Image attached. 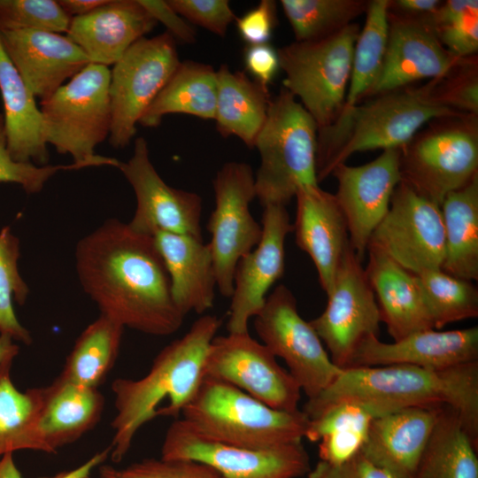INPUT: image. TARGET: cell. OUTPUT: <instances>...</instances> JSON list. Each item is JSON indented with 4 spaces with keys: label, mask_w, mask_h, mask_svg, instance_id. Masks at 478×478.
Returning a JSON list of instances; mask_svg holds the SVG:
<instances>
[{
    "label": "cell",
    "mask_w": 478,
    "mask_h": 478,
    "mask_svg": "<svg viewBox=\"0 0 478 478\" xmlns=\"http://www.w3.org/2000/svg\"><path fill=\"white\" fill-rule=\"evenodd\" d=\"M64 12L72 19L87 15L108 0H58Z\"/></svg>",
    "instance_id": "cell-53"
},
{
    "label": "cell",
    "mask_w": 478,
    "mask_h": 478,
    "mask_svg": "<svg viewBox=\"0 0 478 478\" xmlns=\"http://www.w3.org/2000/svg\"><path fill=\"white\" fill-rule=\"evenodd\" d=\"M74 257L81 288L100 314L151 335L181 328L184 316L152 235L109 219L78 242Z\"/></svg>",
    "instance_id": "cell-1"
},
{
    "label": "cell",
    "mask_w": 478,
    "mask_h": 478,
    "mask_svg": "<svg viewBox=\"0 0 478 478\" xmlns=\"http://www.w3.org/2000/svg\"><path fill=\"white\" fill-rule=\"evenodd\" d=\"M257 246L237 263L228 311V333L247 332L249 321L264 306L270 288L284 274L285 240L293 232L286 206L268 204L262 215Z\"/></svg>",
    "instance_id": "cell-19"
},
{
    "label": "cell",
    "mask_w": 478,
    "mask_h": 478,
    "mask_svg": "<svg viewBox=\"0 0 478 478\" xmlns=\"http://www.w3.org/2000/svg\"><path fill=\"white\" fill-rule=\"evenodd\" d=\"M295 197L296 243L312 260L320 287L328 296L350 244L346 220L335 195L319 185L299 188Z\"/></svg>",
    "instance_id": "cell-23"
},
{
    "label": "cell",
    "mask_w": 478,
    "mask_h": 478,
    "mask_svg": "<svg viewBox=\"0 0 478 478\" xmlns=\"http://www.w3.org/2000/svg\"><path fill=\"white\" fill-rule=\"evenodd\" d=\"M160 458L201 462L224 478H298L312 468L302 442L264 450L229 445L202 436L182 419L168 427Z\"/></svg>",
    "instance_id": "cell-14"
},
{
    "label": "cell",
    "mask_w": 478,
    "mask_h": 478,
    "mask_svg": "<svg viewBox=\"0 0 478 478\" xmlns=\"http://www.w3.org/2000/svg\"><path fill=\"white\" fill-rule=\"evenodd\" d=\"M369 247L415 275L442 269L444 229L440 206L400 181L387 214L370 236Z\"/></svg>",
    "instance_id": "cell-15"
},
{
    "label": "cell",
    "mask_w": 478,
    "mask_h": 478,
    "mask_svg": "<svg viewBox=\"0 0 478 478\" xmlns=\"http://www.w3.org/2000/svg\"><path fill=\"white\" fill-rule=\"evenodd\" d=\"M261 343L283 359L308 400L328 389L343 369L336 366L312 327L299 314L297 299L283 284L269 294L254 317Z\"/></svg>",
    "instance_id": "cell-11"
},
{
    "label": "cell",
    "mask_w": 478,
    "mask_h": 478,
    "mask_svg": "<svg viewBox=\"0 0 478 478\" xmlns=\"http://www.w3.org/2000/svg\"><path fill=\"white\" fill-rule=\"evenodd\" d=\"M181 60L175 40L166 32L132 44L110 70L112 124L109 143L127 147L136 125L167 83Z\"/></svg>",
    "instance_id": "cell-10"
},
{
    "label": "cell",
    "mask_w": 478,
    "mask_h": 478,
    "mask_svg": "<svg viewBox=\"0 0 478 478\" xmlns=\"http://www.w3.org/2000/svg\"><path fill=\"white\" fill-rule=\"evenodd\" d=\"M100 478H224L210 466L193 460L144 459L123 468L99 466Z\"/></svg>",
    "instance_id": "cell-44"
},
{
    "label": "cell",
    "mask_w": 478,
    "mask_h": 478,
    "mask_svg": "<svg viewBox=\"0 0 478 478\" xmlns=\"http://www.w3.org/2000/svg\"><path fill=\"white\" fill-rule=\"evenodd\" d=\"M133 188L136 208L128 225L152 235L157 232L187 235L203 240L202 198L191 191L165 182L152 165L147 141L135 140L132 157L117 167Z\"/></svg>",
    "instance_id": "cell-17"
},
{
    "label": "cell",
    "mask_w": 478,
    "mask_h": 478,
    "mask_svg": "<svg viewBox=\"0 0 478 478\" xmlns=\"http://www.w3.org/2000/svg\"><path fill=\"white\" fill-rule=\"evenodd\" d=\"M13 360L0 363V458L23 450L48 453L38 427V388L20 391L14 385Z\"/></svg>",
    "instance_id": "cell-36"
},
{
    "label": "cell",
    "mask_w": 478,
    "mask_h": 478,
    "mask_svg": "<svg viewBox=\"0 0 478 478\" xmlns=\"http://www.w3.org/2000/svg\"><path fill=\"white\" fill-rule=\"evenodd\" d=\"M276 2L261 0L253 9L235 19L240 36L250 45L268 43L276 25Z\"/></svg>",
    "instance_id": "cell-47"
},
{
    "label": "cell",
    "mask_w": 478,
    "mask_h": 478,
    "mask_svg": "<svg viewBox=\"0 0 478 478\" xmlns=\"http://www.w3.org/2000/svg\"><path fill=\"white\" fill-rule=\"evenodd\" d=\"M351 401L377 417L410 407L447 405L478 443V361L443 369L391 365L343 369L321 394L307 400L309 419L328 406Z\"/></svg>",
    "instance_id": "cell-2"
},
{
    "label": "cell",
    "mask_w": 478,
    "mask_h": 478,
    "mask_svg": "<svg viewBox=\"0 0 478 478\" xmlns=\"http://www.w3.org/2000/svg\"><path fill=\"white\" fill-rule=\"evenodd\" d=\"M71 18L56 0H0V31L67 33Z\"/></svg>",
    "instance_id": "cell-42"
},
{
    "label": "cell",
    "mask_w": 478,
    "mask_h": 478,
    "mask_svg": "<svg viewBox=\"0 0 478 478\" xmlns=\"http://www.w3.org/2000/svg\"><path fill=\"white\" fill-rule=\"evenodd\" d=\"M217 86V71L212 66L193 60L181 61L138 124L156 127L166 115L172 113L214 120Z\"/></svg>",
    "instance_id": "cell-31"
},
{
    "label": "cell",
    "mask_w": 478,
    "mask_h": 478,
    "mask_svg": "<svg viewBox=\"0 0 478 478\" xmlns=\"http://www.w3.org/2000/svg\"><path fill=\"white\" fill-rule=\"evenodd\" d=\"M215 207L207 229L217 288L223 297H230L234 276L239 260L259 243L262 225L250 211L256 197L255 177L251 166L244 162L225 163L212 180Z\"/></svg>",
    "instance_id": "cell-12"
},
{
    "label": "cell",
    "mask_w": 478,
    "mask_h": 478,
    "mask_svg": "<svg viewBox=\"0 0 478 478\" xmlns=\"http://www.w3.org/2000/svg\"><path fill=\"white\" fill-rule=\"evenodd\" d=\"M359 31L358 24L351 23L329 37L277 50L285 73L282 87L299 99L318 131L331 127L343 109Z\"/></svg>",
    "instance_id": "cell-9"
},
{
    "label": "cell",
    "mask_w": 478,
    "mask_h": 478,
    "mask_svg": "<svg viewBox=\"0 0 478 478\" xmlns=\"http://www.w3.org/2000/svg\"><path fill=\"white\" fill-rule=\"evenodd\" d=\"M440 406L405 408L374 418L360 453L394 478H413Z\"/></svg>",
    "instance_id": "cell-24"
},
{
    "label": "cell",
    "mask_w": 478,
    "mask_h": 478,
    "mask_svg": "<svg viewBox=\"0 0 478 478\" xmlns=\"http://www.w3.org/2000/svg\"><path fill=\"white\" fill-rule=\"evenodd\" d=\"M123 331L121 324L100 314L77 337L58 377L98 389L118 358Z\"/></svg>",
    "instance_id": "cell-35"
},
{
    "label": "cell",
    "mask_w": 478,
    "mask_h": 478,
    "mask_svg": "<svg viewBox=\"0 0 478 478\" xmlns=\"http://www.w3.org/2000/svg\"><path fill=\"white\" fill-rule=\"evenodd\" d=\"M400 150L401 181L441 206L478 174V115L431 120Z\"/></svg>",
    "instance_id": "cell-8"
},
{
    "label": "cell",
    "mask_w": 478,
    "mask_h": 478,
    "mask_svg": "<svg viewBox=\"0 0 478 478\" xmlns=\"http://www.w3.org/2000/svg\"><path fill=\"white\" fill-rule=\"evenodd\" d=\"M204 376L227 382L274 409L299 410L300 386L249 331L216 335L207 351Z\"/></svg>",
    "instance_id": "cell-16"
},
{
    "label": "cell",
    "mask_w": 478,
    "mask_h": 478,
    "mask_svg": "<svg viewBox=\"0 0 478 478\" xmlns=\"http://www.w3.org/2000/svg\"><path fill=\"white\" fill-rule=\"evenodd\" d=\"M388 1H367L366 20L355 43L351 78L342 112L351 110L366 99L380 75L388 41Z\"/></svg>",
    "instance_id": "cell-37"
},
{
    "label": "cell",
    "mask_w": 478,
    "mask_h": 478,
    "mask_svg": "<svg viewBox=\"0 0 478 478\" xmlns=\"http://www.w3.org/2000/svg\"><path fill=\"white\" fill-rule=\"evenodd\" d=\"M413 478H478L477 443L451 407H439Z\"/></svg>",
    "instance_id": "cell-33"
},
{
    "label": "cell",
    "mask_w": 478,
    "mask_h": 478,
    "mask_svg": "<svg viewBox=\"0 0 478 478\" xmlns=\"http://www.w3.org/2000/svg\"><path fill=\"white\" fill-rule=\"evenodd\" d=\"M375 417L360 404L341 401L310 419L305 438L319 443L320 461L341 465L360 452Z\"/></svg>",
    "instance_id": "cell-34"
},
{
    "label": "cell",
    "mask_w": 478,
    "mask_h": 478,
    "mask_svg": "<svg viewBox=\"0 0 478 478\" xmlns=\"http://www.w3.org/2000/svg\"><path fill=\"white\" fill-rule=\"evenodd\" d=\"M0 93L7 149L19 162L47 166L50 158L35 97L7 56L0 40Z\"/></svg>",
    "instance_id": "cell-29"
},
{
    "label": "cell",
    "mask_w": 478,
    "mask_h": 478,
    "mask_svg": "<svg viewBox=\"0 0 478 478\" xmlns=\"http://www.w3.org/2000/svg\"><path fill=\"white\" fill-rule=\"evenodd\" d=\"M243 58L247 72L257 82L268 88L280 68L277 50L269 43L249 45Z\"/></svg>",
    "instance_id": "cell-50"
},
{
    "label": "cell",
    "mask_w": 478,
    "mask_h": 478,
    "mask_svg": "<svg viewBox=\"0 0 478 478\" xmlns=\"http://www.w3.org/2000/svg\"><path fill=\"white\" fill-rule=\"evenodd\" d=\"M109 84V67L90 63L40 103L47 144L84 167L117 168L120 164L117 158L95 154L111 130Z\"/></svg>",
    "instance_id": "cell-7"
},
{
    "label": "cell",
    "mask_w": 478,
    "mask_h": 478,
    "mask_svg": "<svg viewBox=\"0 0 478 478\" xmlns=\"http://www.w3.org/2000/svg\"><path fill=\"white\" fill-rule=\"evenodd\" d=\"M84 168L73 162L68 165L37 166L14 160L7 149L3 115L0 114V182L16 183L27 194L39 193L58 172Z\"/></svg>",
    "instance_id": "cell-45"
},
{
    "label": "cell",
    "mask_w": 478,
    "mask_h": 478,
    "mask_svg": "<svg viewBox=\"0 0 478 478\" xmlns=\"http://www.w3.org/2000/svg\"><path fill=\"white\" fill-rule=\"evenodd\" d=\"M435 93L443 105L478 115L477 55L459 59L443 76L435 79Z\"/></svg>",
    "instance_id": "cell-43"
},
{
    "label": "cell",
    "mask_w": 478,
    "mask_h": 478,
    "mask_svg": "<svg viewBox=\"0 0 478 478\" xmlns=\"http://www.w3.org/2000/svg\"><path fill=\"white\" fill-rule=\"evenodd\" d=\"M170 279L173 303L185 317L212 308L217 287L208 243L187 235L157 232L152 235Z\"/></svg>",
    "instance_id": "cell-26"
},
{
    "label": "cell",
    "mask_w": 478,
    "mask_h": 478,
    "mask_svg": "<svg viewBox=\"0 0 478 478\" xmlns=\"http://www.w3.org/2000/svg\"><path fill=\"white\" fill-rule=\"evenodd\" d=\"M19 241L10 227L0 231V335L29 345L33 339L29 331L19 322L13 300L22 305L29 289L19 271Z\"/></svg>",
    "instance_id": "cell-40"
},
{
    "label": "cell",
    "mask_w": 478,
    "mask_h": 478,
    "mask_svg": "<svg viewBox=\"0 0 478 478\" xmlns=\"http://www.w3.org/2000/svg\"><path fill=\"white\" fill-rule=\"evenodd\" d=\"M317 133L312 117L281 87L271 98L266 119L254 143L260 157L254 174L256 197L263 207L286 206L299 188L319 185Z\"/></svg>",
    "instance_id": "cell-6"
},
{
    "label": "cell",
    "mask_w": 478,
    "mask_h": 478,
    "mask_svg": "<svg viewBox=\"0 0 478 478\" xmlns=\"http://www.w3.org/2000/svg\"><path fill=\"white\" fill-rule=\"evenodd\" d=\"M444 229L442 270L466 281L478 280V174L449 193L441 206Z\"/></svg>",
    "instance_id": "cell-32"
},
{
    "label": "cell",
    "mask_w": 478,
    "mask_h": 478,
    "mask_svg": "<svg viewBox=\"0 0 478 478\" xmlns=\"http://www.w3.org/2000/svg\"><path fill=\"white\" fill-rule=\"evenodd\" d=\"M181 415L205 438L255 450L302 442L310 421L301 410L274 409L236 387L208 376H204Z\"/></svg>",
    "instance_id": "cell-5"
},
{
    "label": "cell",
    "mask_w": 478,
    "mask_h": 478,
    "mask_svg": "<svg viewBox=\"0 0 478 478\" xmlns=\"http://www.w3.org/2000/svg\"><path fill=\"white\" fill-rule=\"evenodd\" d=\"M327 297L325 310L310 323L325 343L332 362L346 369L360 344L372 335L379 336L382 322L374 290L351 243Z\"/></svg>",
    "instance_id": "cell-13"
},
{
    "label": "cell",
    "mask_w": 478,
    "mask_h": 478,
    "mask_svg": "<svg viewBox=\"0 0 478 478\" xmlns=\"http://www.w3.org/2000/svg\"><path fill=\"white\" fill-rule=\"evenodd\" d=\"M463 112L443 105L435 93V79L411 84L365 99L342 112L331 127L317 133L318 181L354 153L401 149L420 127L443 117Z\"/></svg>",
    "instance_id": "cell-4"
},
{
    "label": "cell",
    "mask_w": 478,
    "mask_h": 478,
    "mask_svg": "<svg viewBox=\"0 0 478 478\" xmlns=\"http://www.w3.org/2000/svg\"><path fill=\"white\" fill-rule=\"evenodd\" d=\"M415 277L435 329L478 317V289L472 281L442 269L428 270Z\"/></svg>",
    "instance_id": "cell-39"
},
{
    "label": "cell",
    "mask_w": 478,
    "mask_h": 478,
    "mask_svg": "<svg viewBox=\"0 0 478 478\" xmlns=\"http://www.w3.org/2000/svg\"><path fill=\"white\" fill-rule=\"evenodd\" d=\"M157 24L139 0H108L87 15L72 18L66 35L91 63L109 67Z\"/></svg>",
    "instance_id": "cell-25"
},
{
    "label": "cell",
    "mask_w": 478,
    "mask_h": 478,
    "mask_svg": "<svg viewBox=\"0 0 478 478\" xmlns=\"http://www.w3.org/2000/svg\"><path fill=\"white\" fill-rule=\"evenodd\" d=\"M429 19L439 41L452 55L459 58L477 55V0L442 1Z\"/></svg>",
    "instance_id": "cell-41"
},
{
    "label": "cell",
    "mask_w": 478,
    "mask_h": 478,
    "mask_svg": "<svg viewBox=\"0 0 478 478\" xmlns=\"http://www.w3.org/2000/svg\"><path fill=\"white\" fill-rule=\"evenodd\" d=\"M221 325L216 315L198 318L180 338L165 346L139 379L112 383L115 415L110 456L120 462L146 423L158 416L177 418L197 390L208 349Z\"/></svg>",
    "instance_id": "cell-3"
},
{
    "label": "cell",
    "mask_w": 478,
    "mask_h": 478,
    "mask_svg": "<svg viewBox=\"0 0 478 478\" xmlns=\"http://www.w3.org/2000/svg\"><path fill=\"white\" fill-rule=\"evenodd\" d=\"M0 40L27 88L41 101L91 63L74 42L58 33L0 31Z\"/></svg>",
    "instance_id": "cell-22"
},
{
    "label": "cell",
    "mask_w": 478,
    "mask_h": 478,
    "mask_svg": "<svg viewBox=\"0 0 478 478\" xmlns=\"http://www.w3.org/2000/svg\"><path fill=\"white\" fill-rule=\"evenodd\" d=\"M388 22L382 67L366 99L419 81L441 78L461 59L441 43L429 15L412 17L388 10Z\"/></svg>",
    "instance_id": "cell-20"
},
{
    "label": "cell",
    "mask_w": 478,
    "mask_h": 478,
    "mask_svg": "<svg viewBox=\"0 0 478 478\" xmlns=\"http://www.w3.org/2000/svg\"><path fill=\"white\" fill-rule=\"evenodd\" d=\"M306 475L307 478H394L367 460L360 452L341 465H330L319 460Z\"/></svg>",
    "instance_id": "cell-48"
},
{
    "label": "cell",
    "mask_w": 478,
    "mask_h": 478,
    "mask_svg": "<svg viewBox=\"0 0 478 478\" xmlns=\"http://www.w3.org/2000/svg\"><path fill=\"white\" fill-rule=\"evenodd\" d=\"M38 391V427L48 454L79 440L97 425L104 412L105 399L98 389L58 376Z\"/></svg>",
    "instance_id": "cell-27"
},
{
    "label": "cell",
    "mask_w": 478,
    "mask_h": 478,
    "mask_svg": "<svg viewBox=\"0 0 478 478\" xmlns=\"http://www.w3.org/2000/svg\"><path fill=\"white\" fill-rule=\"evenodd\" d=\"M283 12L298 42L337 34L366 12L365 0H281Z\"/></svg>",
    "instance_id": "cell-38"
},
{
    "label": "cell",
    "mask_w": 478,
    "mask_h": 478,
    "mask_svg": "<svg viewBox=\"0 0 478 478\" xmlns=\"http://www.w3.org/2000/svg\"><path fill=\"white\" fill-rule=\"evenodd\" d=\"M140 4L157 21L166 28L174 40L186 44L194 43L197 41L195 28L178 14L165 0H139Z\"/></svg>",
    "instance_id": "cell-49"
},
{
    "label": "cell",
    "mask_w": 478,
    "mask_h": 478,
    "mask_svg": "<svg viewBox=\"0 0 478 478\" xmlns=\"http://www.w3.org/2000/svg\"><path fill=\"white\" fill-rule=\"evenodd\" d=\"M399 148L384 150L365 165L342 163L331 172L337 181L335 195L347 224L349 240L363 261L370 236L387 214L392 194L401 181Z\"/></svg>",
    "instance_id": "cell-18"
},
{
    "label": "cell",
    "mask_w": 478,
    "mask_h": 478,
    "mask_svg": "<svg viewBox=\"0 0 478 478\" xmlns=\"http://www.w3.org/2000/svg\"><path fill=\"white\" fill-rule=\"evenodd\" d=\"M366 252L368 263L365 271L376 298L381 321L393 340L434 328L415 274L375 248L369 247Z\"/></svg>",
    "instance_id": "cell-28"
},
{
    "label": "cell",
    "mask_w": 478,
    "mask_h": 478,
    "mask_svg": "<svg viewBox=\"0 0 478 478\" xmlns=\"http://www.w3.org/2000/svg\"><path fill=\"white\" fill-rule=\"evenodd\" d=\"M216 129L224 138L236 136L254 148L271 101L268 88L243 71H231L223 64L217 70Z\"/></svg>",
    "instance_id": "cell-30"
},
{
    "label": "cell",
    "mask_w": 478,
    "mask_h": 478,
    "mask_svg": "<svg viewBox=\"0 0 478 478\" xmlns=\"http://www.w3.org/2000/svg\"><path fill=\"white\" fill-rule=\"evenodd\" d=\"M111 448L96 452L83 464L69 471H64L54 476L43 478H89L91 472L110 456ZM0 478H22L21 473L17 467L13 453H6L0 458Z\"/></svg>",
    "instance_id": "cell-51"
},
{
    "label": "cell",
    "mask_w": 478,
    "mask_h": 478,
    "mask_svg": "<svg viewBox=\"0 0 478 478\" xmlns=\"http://www.w3.org/2000/svg\"><path fill=\"white\" fill-rule=\"evenodd\" d=\"M475 361L478 327L446 331L431 328L393 343L372 335L360 344L348 368L407 365L443 369Z\"/></svg>",
    "instance_id": "cell-21"
},
{
    "label": "cell",
    "mask_w": 478,
    "mask_h": 478,
    "mask_svg": "<svg viewBox=\"0 0 478 478\" xmlns=\"http://www.w3.org/2000/svg\"><path fill=\"white\" fill-rule=\"evenodd\" d=\"M186 21L224 37L236 16L227 0H167Z\"/></svg>",
    "instance_id": "cell-46"
},
{
    "label": "cell",
    "mask_w": 478,
    "mask_h": 478,
    "mask_svg": "<svg viewBox=\"0 0 478 478\" xmlns=\"http://www.w3.org/2000/svg\"><path fill=\"white\" fill-rule=\"evenodd\" d=\"M19 352V347L14 340L6 335H0V363L14 359Z\"/></svg>",
    "instance_id": "cell-54"
},
{
    "label": "cell",
    "mask_w": 478,
    "mask_h": 478,
    "mask_svg": "<svg viewBox=\"0 0 478 478\" xmlns=\"http://www.w3.org/2000/svg\"><path fill=\"white\" fill-rule=\"evenodd\" d=\"M441 3L438 0H389L388 10L401 15L422 17L435 12Z\"/></svg>",
    "instance_id": "cell-52"
}]
</instances>
